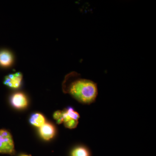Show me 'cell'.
Listing matches in <instances>:
<instances>
[{
  "label": "cell",
  "mask_w": 156,
  "mask_h": 156,
  "mask_svg": "<svg viewBox=\"0 0 156 156\" xmlns=\"http://www.w3.org/2000/svg\"><path fill=\"white\" fill-rule=\"evenodd\" d=\"M63 90L79 102L84 104H91L97 98V84L92 80L83 79L76 72L71 73L66 77Z\"/></svg>",
  "instance_id": "6da1fadb"
},
{
  "label": "cell",
  "mask_w": 156,
  "mask_h": 156,
  "mask_svg": "<svg viewBox=\"0 0 156 156\" xmlns=\"http://www.w3.org/2000/svg\"><path fill=\"white\" fill-rule=\"evenodd\" d=\"M0 153L13 155L15 153L14 140L10 132L0 130Z\"/></svg>",
  "instance_id": "7a4b0ae2"
},
{
  "label": "cell",
  "mask_w": 156,
  "mask_h": 156,
  "mask_svg": "<svg viewBox=\"0 0 156 156\" xmlns=\"http://www.w3.org/2000/svg\"><path fill=\"white\" fill-rule=\"evenodd\" d=\"M22 78V74L21 73L11 74L5 77L4 83L10 88L17 89L21 85Z\"/></svg>",
  "instance_id": "3957f363"
},
{
  "label": "cell",
  "mask_w": 156,
  "mask_h": 156,
  "mask_svg": "<svg viewBox=\"0 0 156 156\" xmlns=\"http://www.w3.org/2000/svg\"><path fill=\"white\" fill-rule=\"evenodd\" d=\"M11 101L12 106L17 109L24 108L28 105L27 98L22 92H17L12 95Z\"/></svg>",
  "instance_id": "277c9868"
},
{
  "label": "cell",
  "mask_w": 156,
  "mask_h": 156,
  "mask_svg": "<svg viewBox=\"0 0 156 156\" xmlns=\"http://www.w3.org/2000/svg\"><path fill=\"white\" fill-rule=\"evenodd\" d=\"M39 132L43 139L48 140L54 136L55 134V128L52 124L45 123L40 127Z\"/></svg>",
  "instance_id": "5b68a950"
},
{
  "label": "cell",
  "mask_w": 156,
  "mask_h": 156,
  "mask_svg": "<svg viewBox=\"0 0 156 156\" xmlns=\"http://www.w3.org/2000/svg\"><path fill=\"white\" fill-rule=\"evenodd\" d=\"M14 58L11 52L8 50L0 51V66L4 67H9L13 64Z\"/></svg>",
  "instance_id": "8992f818"
},
{
  "label": "cell",
  "mask_w": 156,
  "mask_h": 156,
  "mask_svg": "<svg viewBox=\"0 0 156 156\" xmlns=\"http://www.w3.org/2000/svg\"><path fill=\"white\" fill-rule=\"evenodd\" d=\"M29 121L33 126L40 128L45 123V119L41 114L35 113L31 116Z\"/></svg>",
  "instance_id": "52a82bcc"
},
{
  "label": "cell",
  "mask_w": 156,
  "mask_h": 156,
  "mask_svg": "<svg viewBox=\"0 0 156 156\" xmlns=\"http://www.w3.org/2000/svg\"><path fill=\"white\" fill-rule=\"evenodd\" d=\"M89 150L84 147H76L72 151L71 156H90Z\"/></svg>",
  "instance_id": "ba28073f"
},
{
  "label": "cell",
  "mask_w": 156,
  "mask_h": 156,
  "mask_svg": "<svg viewBox=\"0 0 156 156\" xmlns=\"http://www.w3.org/2000/svg\"><path fill=\"white\" fill-rule=\"evenodd\" d=\"M65 110L68 115L71 119L78 120V119L80 118L79 113L75 111L71 107L67 108Z\"/></svg>",
  "instance_id": "9c48e42d"
},
{
  "label": "cell",
  "mask_w": 156,
  "mask_h": 156,
  "mask_svg": "<svg viewBox=\"0 0 156 156\" xmlns=\"http://www.w3.org/2000/svg\"><path fill=\"white\" fill-rule=\"evenodd\" d=\"M78 123V120L71 119L64 122V126L66 128L69 129H74L77 126Z\"/></svg>",
  "instance_id": "30bf717a"
},
{
  "label": "cell",
  "mask_w": 156,
  "mask_h": 156,
  "mask_svg": "<svg viewBox=\"0 0 156 156\" xmlns=\"http://www.w3.org/2000/svg\"><path fill=\"white\" fill-rule=\"evenodd\" d=\"M62 117V112L61 111L58 110L55 112L53 115V119L57 121L58 119Z\"/></svg>",
  "instance_id": "8fae6325"
},
{
  "label": "cell",
  "mask_w": 156,
  "mask_h": 156,
  "mask_svg": "<svg viewBox=\"0 0 156 156\" xmlns=\"http://www.w3.org/2000/svg\"><path fill=\"white\" fill-rule=\"evenodd\" d=\"M20 156H31V155L22 154Z\"/></svg>",
  "instance_id": "7c38bea8"
}]
</instances>
